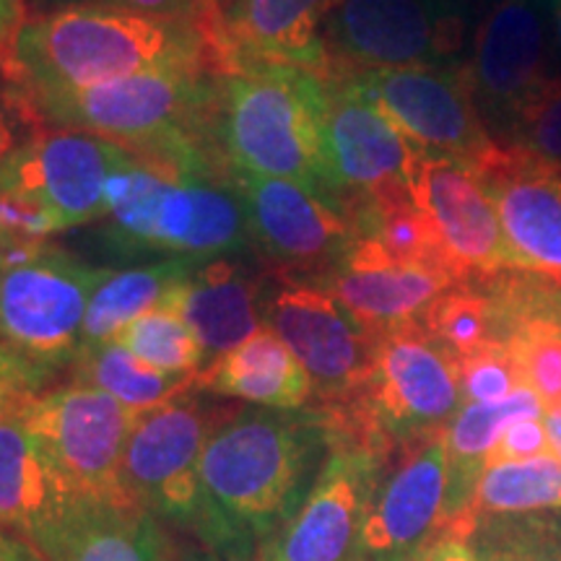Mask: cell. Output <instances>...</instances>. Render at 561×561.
<instances>
[{"mask_svg":"<svg viewBox=\"0 0 561 561\" xmlns=\"http://www.w3.org/2000/svg\"><path fill=\"white\" fill-rule=\"evenodd\" d=\"M219 30L172 24L110 3H68L24 24L11 70L32 100L91 89L151 70L221 76Z\"/></svg>","mask_w":561,"mask_h":561,"instance_id":"obj_1","label":"cell"},{"mask_svg":"<svg viewBox=\"0 0 561 561\" xmlns=\"http://www.w3.org/2000/svg\"><path fill=\"white\" fill-rule=\"evenodd\" d=\"M328 437L314 411L244 409L216 421L201 455V481L244 551L268 543L312 489Z\"/></svg>","mask_w":561,"mask_h":561,"instance_id":"obj_2","label":"cell"},{"mask_svg":"<svg viewBox=\"0 0 561 561\" xmlns=\"http://www.w3.org/2000/svg\"><path fill=\"white\" fill-rule=\"evenodd\" d=\"M107 244L121 255L203 263L250 248L244 203L227 170H180L138 159L112 174L104 214Z\"/></svg>","mask_w":561,"mask_h":561,"instance_id":"obj_3","label":"cell"},{"mask_svg":"<svg viewBox=\"0 0 561 561\" xmlns=\"http://www.w3.org/2000/svg\"><path fill=\"white\" fill-rule=\"evenodd\" d=\"M322 112L325 79L291 66L248 62L216 79V149L231 174L299 182L339 206Z\"/></svg>","mask_w":561,"mask_h":561,"instance_id":"obj_4","label":"cell"},{"mask_svg":"<svg viewBox=\"0 0 561 561\" xmlns=\"http://www.w3.org/2000/svg\"><path fill=\"white\" fill-rule=\"evenodd\" d=\"M133 153L81 130H47L0 167V221L30 240L102 221L107 187Z\"/></svg>","mask_w":561,"mask_h":561,"instance_id":"obj_5","label":"cell"},{"mask_svg":"<svg viewBox=\"0 0 561 561\" xmlns=\"http://www.w3.org/2000/svg\"><path fill=\"white\" fill-rule=\"evenodd\" d=\"M19 419L76 504L138 507L125 486V450L138 413L73 380L42 392Z\"/></svg>","mask_w":561,"mask_h":561,"instance_id":"obj_6","label":"cell"},{"mask_svg":"<svg viewBox=\"0 0 561 561\" xmlns=\"http://www.w3.org/2000/svg\"><path fill=\"white\" fill-rule=\"evenodd\" d=\"M214 426L216 419L191 392L138 413L125 450V486L153 517L185 525L216 551L240 553L201 481V455Z\"/></svg>","mask_w":561,"mask_h":561,"instance_id":"obj_7","label":"cell"},{"mask_svg":"<svg viewBox=\"0 0 561 561\" xmlns=\"http://www.w3.org/2000/svg\"><path fill=\"white\" fill-rule=\"evenodd\" d=\"M102 276L104 268L42 242L0 273V341L45 375L76 364L89 299Z\"/></svg>","mask_w":561,"mask_h":561,"instance_id":"obj_8","label":"cell"},{"mask_svg":"<svg viewBox=\"0 0 561 561\" xmlns=\"http://www.w3.org/2000/svg\"><path fill=\"white\" fill-rule=\"evenodd\" d=\"M462 45V0H341L325 21L331 73L453 66Z\"/></svg>","mask_w":561,"mask_h":561,"instance_id":"obj_9","label":"cell"},{"mask_svg":"<svg viewBox=\"0 0 561 561\" xmlns=\"http://www.w3.org/2000/svg\"><path fill=\"white\" fill-rule=\"evenodd\" d=\"M411 146L476 170L500 144L476 104L466 60L437 68L346 70Z\"/></svg>","mask_w":561,"mask_h":561,"instance_id":"obj_10","label":"cell"},{"mask_svg":"<svg viewBox=\"0 0 561 561\" xmlns=\"http://www.w3.org/2000/svg\"><path fill=\"white\" fill-rule=\"evenodd\" d=\"M276 278V294L265 301L271 328L312 382L314 409L348 403L367 382L375 356V335L354 320L325 286L314 280Z\"/></svg>","mask_w":561,"mask_h":561,"instance_id":"obj_11","label":"cell"},{"mask_svg":"<svg viewBox=\"0 0 561 561\" xmlns=\"http://www.w3.org/2000/svg\"><path fill=\"white\" fill-rule=\"evenodd\" d=\"M248 214L250 242L278 278L318 280L346 255L356 231L335 203L291 180L231 174Z\"/></svg>","mask_w":561,"mask_h":561,"instance_id":"obj_12","label":"cell"},{"mask_svg":"<svg viewBox=\"0 0 561 561\" xmlns=\"http://www.w3.org/2000/svg\"><path fill=\"white\" fill-rule=\"evenodd\" d=\"M551 0H496L483 13L466 66L489 130L507 136L517 110L551 76Z\"/></svg>","mask_w":561,"mask_h":561,"instance_id":"obj_13","label":"cell"},{"mask_svg":"<svg viewBox=\"0 0 561 561\" xmlns=\"http://www.w3.org/2000/svg\"><path fill=\"white\" fill-rule=\"evenodd\" d=\"M405 182L462 284L517 268L494 203L473 170L460 161L430 157L413 146Z\"/></svg>","mask_w":561,"mask_h":561,"instance_id":"obj_14","label":"cell"},{"mask_svg":"<svg viewBox=\"0 0 561 561\" xmlns=\"http://www.w3.org/2000/svg\"><path fill=\"white\" fill-rule=\"evenodd\" d=\"M385 458L333 445L301 507L268 543L261 561H351Z\"/></svg>","mask_w":561,"mask_h":561,"instance_id":"obj_15","label":"cell"},{"mask_svg":"<svg viewBox=\"0 0 561 561\" xmlns=\"http://www.w3.org/2000/svg\"><path fill=\"white\" fill-rule=\"evenodd\" d=\"M447 500L445 430L403 447L364 517L354 559L419 561L442 538Z\"/></svg>","mask_w":561,"mask_h":561,"instance_id":"obj_16","label":"cell"},{"mask_svg":"<svg viewBox=\"0 0 561 561\" xmlns=\"http://www.w3.org/2000/svg\"><path fill=\"white\" fill-rule=\"evenodd\" d=\"M517 268L561 284V167L500 140L476 167Z\"/></svg>","mask_w":561,"mask_h":561,"instance_id":"obj_17","label":"cell"},{"mask_svg":"<svg viewBox=\"0 0 561 561\" xmlns=\"http://www.w3.org/2000/svg\"><path fill=\"white\" fill-rule=\"evenodd\" d=\"M322 136L333 195L343 214L351 201L409 178L413 159L409 138L346 70H335L325 79Z\"/></svg>","mask_w":561,"mask_h":561,"instance_id":"obj_18","label":"cell"},{"mask_svg":"<svg viewBox=\"0 0 561 561\" xmlns=\"http://www.w3.org/2000/svg\"><path fill=\"white\" fill-rule=\"evenodd\" d=\"M318 284L377 339L419 322L432 301L460 280L432 265L405 263L371 237H356L346 255Z\"/></svg>","mask_w":561,"mask_h":561,"instance_id":"obj_19","label":"cell"},{"mask_svg":"<svg viewBox=\"0 0 561 561\" xmlns=\"http://www.w3.org/2000/svg\"><path fill=\"white\" fill-rule=\"evenodd\" d=\"M341 0H234L224 13L229 73L248 62L291 66L328 79L325 21Z\"/></svg>","mask_w":561,"mask_h":561,"instance_id":"obj_20","label":"cell"},{"mask_svg":"<svg viewBox=\"0 0 561 561\" xmlns=\"http://www.w3.org/2000/svg\"><path fill=\"white\" fill-rule=\"evenodd\" d=\"M265 276L237 255H219L195 263L191 276L174 289L172 305L187 320L206 351V364L265 328Z\"/></svg>","mask_w":561,"mask_h":561,"instance_id":"obj_21","label":"cell"},{"mask_svg":"<svg viewBox=\"0 0 561 561\" xmlns=\"http://www.w3.org/2000/svg\"><path fill=\"white\" fill-rule=\"evenodd\" d=\"M32 551L37 561H170L151 512L107 504H73Z\"/></svg>","mask_w":561,"mask_h":561,"instance_id":"obj_22","label":"cell"},{"mask_svg":"<svg viewBox=\"0 0 561 561\" xmlns=\"http://www.w3.org/2000/svg\"><path fill=\"white\" fill-rule=\"evenodd\" d=\"M73 500L21 419H0V525L34 546Z\"/></svg>","mask_w":561,"mask_h":561,"instance_id":"obj_23","label":"cell"},{"mask_svg":"<svg viewBox=\"0 0 561 561\" xmlns=\"http://www.w3.org/2000/svg\"><path fill=\"white\" fill-rule=\"evenodd\" d=\"M195 388L278 411H301L314 398L310 375L271 328L208 362Z\"/></svg>","mask_w":561,"mask_h":561,"instance_id":"obj_24","label":"cell"},{"mask_svg":"<svg viewBox=\"0 0 561 561\" xmlns=\"http://www.w3.org/2000/svg\"><path fill=\"white\" fill-rule=\"evenodd\" d=\"M541 398L520 388L494 403H466L447 424V500L442 536H455L471 507L476 483L486 471L491 453L512 421L541 419Z\"/></svg>","mask_w":561,"mask_h":561,"instance_id":"obj_25","label":"cell"},{"mask_svg":"<svg viewBox=\"0 0 561 561\" xmlns=\"http://www.w3.org/2000/svg\"><path fill=\"white\" fill-rule=\"evenodd\" d=\"M193 265L195 263L180 261V257H167V261L136 265V268H104V276L89 299L83 346L112 341L130 320L159 307L191 276Z\"/></svg>","mask_w":561,"mask_h":561,"instance_id":"obj_26","label":"cell"},{"mask_svg":"<svg viewBox=\"0 0 561 561\" xmlns=\"http://www.w3.org/2000/svg\"><path fill=\"white\" fill-rule=\"evenodd\" d=\"M543 510H561V460L557 455L489 462L476 483L466 520L450 538L468 541L476 525L486 517L528 515Z\"/></svg>","mask_w":561,"mask_h":561,"instance_id":"obj_27","label":"cell"},{"mask_svg":"<svg viewBox=\"0 0 561 561\" xmlns=\"http://www.w3.org/2000/svg\"><path fill=\"white\" fill-rule=\"evenodd\" d=\"M76 380L94 385L133 413H146L191 392L198 375H167L107 341L81 348L76 359Z\"/></svg>","mask_w":561,"mask_h":561,"instance_id":"obj_28","label":"cell"},{"mask_svg":"<svg viewBox=\"0 0 561 561\" xmlns=\"http://www.w3.org/2000/svg\"><path fill=\"white\" fill-rule=\"evenodd\" d=\"M419 325L458 362L491 343H507V322L500 301L481 280L447 289L421 314Z\"/></svg>","mask_w":561,"mask_h":561,"instance_id":"obj_29","label":"cell"},{"mask_svg":"<svg viewBox=\"0 0 561 561\" xmlns=\"http://www.w3.org/2000/svg\"><path fill=\"white\" fill-rule=\"evenodd\" d=\"M112 343L167 375H201V369L206 367V351L187 320L164 301L130 320Z\"/></svg>","mask_w":561,"mask_h":561,"instance_id":"obj_30","label":"cell"},{"mask_svg":"<svg viewBox=\"0 0 561 561\" xmlns=\"http://www.w3.org/2000/svg\"><path fill=\"white\" fill-rule=\"evenodd\" d=\"M466 543L476 561H559L551 512L486 517Z\"/></svg>","mask_w":561,"mask_h":561,"instance_id":"obj_31","label":"cell"},{"mask_svg":"<svg viewBox=\"0 0 561 561\" xmlns=\"http://www.w3.org/2000/svg\"><path fill=\"white\" fill-rule=\"evenodd\" d=\"M507 144H517L538 157L561 167V76L551 73L541 87L525 100L512 117L504 136Z\"/></svg>","mask_w":561,"mask_h":561,"instance_id":"obj_32","label":"cell"},{"mask_svg":"<svg viewBox=\"0 0 561 561\" xmlns=\"http://www.w3.org/2000/svg\"><path fill=\"white\" fill-rule=\"evenodd\" d=\"M458 367L462 405L504 401L512 392L528 388L507 343H491L473 351L471 356H462Z\"/></svg>","mask_w":561,"mask_h":561,"instance_id":"obj_33","label":"cell"},{"mask_svg":"<svg viewBox=\"0 0 561 561\" xmlns=\"http://www.w3.org/2000/svg\"><path fill=\"white\" fill-rule=\"evenodd\" d=\"M47 133L30 89L9 66H0V167Z\"/></svg>","mask_w":561,"mask_h":561,"instance_id":"obj_34","label":"cell"},{"mask_svg":"<svg viewBox=\"0 0 561 561\" xmlns=\"http://www.w3.org/2000/svg\"><path fill=\"white\" fill-rule=\"evenodd\" d=\"M47 377L0 341V419H19L42 396Z\"/></svg>","mask_w":561,"mask_h":561,"instance_id":"obj_35","label":"cell"},{"mask_svg":"<svg viewBox=\"0 0 561 561\" xmlns=\"http://www.w3.org/2000/svg\"><path fill=\"white\" fill-rule=\"evenodd\" d=\"M104 3L140 13V16L195 26V30L203 32H210L224 24L219 0H104Z\"/></svg>","mask_w":561,"mask_h":561,"instance_id":"obj_36","label":"cell"},{"mask_svg":"<svg viewBox=\"0 0 561 561\" xmlns=\"http://www.w3.org/2000/svg\"><path fill=\"white\" fill-rule=\"evenodd\" d=\"M553 455L549 432L541 419H520L512 421L496 442L489 462H510V460H530Z\"/></svg>","mask_w":561,"mask_h":561,"instance_id":"obj_37","label":"cell"},{"mask_svg":"<svg viewBox=\"0 0 561 561\" xmlns=\"http://www.w3.org/2000/svg\"><path fill=\"white\" fill-rule=\"evenodd\" d=\"M26 0H0V66L11 68L13 45H16L19 32L30 21L26 16Z\"/></svg>","mask_w":561,"mask_h":561,"instance_id":"obj_38","label":"cell"},{"mask_svg":"<svg viewBox=\"0 0 561 561\" xmlns=\"http://www.w3.org/2000/svg\"><path fill=\"white\" fill-rule=\"evenodd\" d=\"M42 242L47 240H30V237H21L0 221V273L9 268V265L21 261L24 255H30L32 250H37Z\"/></svg>","mask_w":561,"mask_h":561,"instance_id":"obj_39","label":"cell"},{"mask_svg":"<svg viewBox=\"0 0 561 561\" xmlns=\"http://www.w3.org/2000/svg\"><path fill=\"white\" fill-rule=\"evenodd\" d=\"M419 561H476L471 546L460 538L442 536L432 543V549L424 553Z\"/></svg>","mask_w":561,"mask_h":561,"instance_id":"obj_40","label":"cell"},{"mask_svg":"<svg viewBox=\"0 0 561 561\" xmlns=\"http://www.w3.org/2000/svg\"><path fill=\"white\" fill-rule=\"evenodd\" d=\"M0 561H37L32 546L0 525Z\"/></svg>","mask_w":561,"mask_h":561,"instance_id":"obj_41","label":"cell"},{"mask_svg":"<svg viewBox=\"0 0 561 561\" xmlns=\"http://www.w3.org/2000/svg\"><path fill=\"white\" fill-rule=\"evenodd\" d=\"M543 424H546V432H549L551 450H553V455H557V458L561 460V409L546 411Z\"/></svg>","mask_w":561,"mask_h":561,"instance_id":"obj_42","label":"cell"},{"mask_svg":"<svg viewBox=\"0 0 561 561\" xmlns=\"http://www.w3.org/2000/svg\"><path fill=\"white\" fill-rule=\"evenodd\" d=\"M551 55L561 66V0H551Z\"/></svg>","mask_w":561,"mask_h":561,"instance_id":"obj_43","label":"cell"},{"mask_svg":"<svg viewBox=\"0 0 561 561\" xmlns=\"http://www.w3.org/2000/svg\"><path fill=\"white\" fill-rule=\"evenodd\" d=\"M551 523H553V538H557V551L561 561V512H551Z\"/></svg>","mask_w":561,"mask_h":561,"instance_id":"obj_44","label":"cell"},{"mask_svg":"<svg viewBox=\"0 0 561 561\" xmlns=\"http://www.w3.org/2000/svg\"><path fill=\"white\" fill-rule=\"evenodd\" d=\"M219 5H221V0H219ZM221 11H224V9H221Z\"/></svg>","mask_w":561,"mask_h":561,"instance_id":"obj_45","label":"cell"}]
</instances>
